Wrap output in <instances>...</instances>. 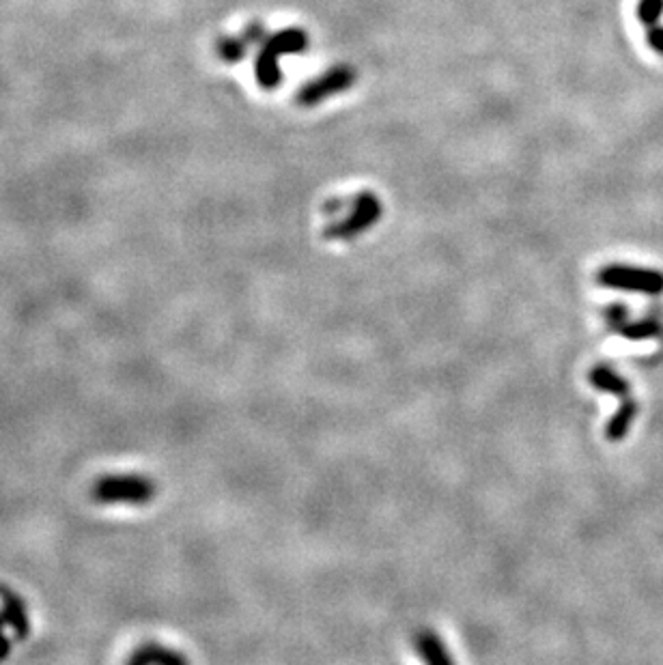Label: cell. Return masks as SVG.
I'll list each match as a JSON object with an SVG mask.
<instances>
[{"instance_id":"obj_2","label":"cell","mask_w":663,"mask_h":665,"mask_svg":"<svg viewBox=\"0 0 663 665\" xmlns=\"http://www.w3.org/2000/svg\"><path fill=\"white\" fill-rule=\"evenodd\" d=\"M597 280L599 285L614 291L640 293L651 297L663 295V272L653 270V267L612 263L601 267Z\"/></svg>"},{"instance_id":"obj_1","label":"cell","mask_w":663,"mask_h":665,"mask_svg":"<svg viewBox=\"0 0 663 665\" xmlns=\"http://www.w3.org/2000/svg\"><path fill=\"white\" fill-rule=\"evenodd\" d=\"M91 495L97 504L145 506L155 498V483L140 474H112L97 480Z\"/></svg>"},{"instance_id":"obj_9","label":"cell","mask_w":663,"mask_h":665,"mask_svg":"<svg viewBox=\"0 0 663 665\" xmlns=\"http://www.w3.org/2000/svg\"><path fill=\"white\" fill-rule=\"evenodd\" d=\"M125 665H190L186 655L162 644L140 646Z\"/></svg>"},{"instance_id":"obj_8","label":"cell","mask_w":663,"mask_h":665,"mask_svg":"<svg viewBox=\"0 0 663 665\" xmlns=\"http://www.w3.org/2000/svg\"><path fill=\"white\" fill-rule=\"evenodd\" d=\"M590 379V384L595 386L597 390L605 392V394H612V396H618L620 401H625L631 396V384L629 381L620 375L616 369H612V366L608 364H597L595 369L590 371L588 375Z\"/></svg>"},{"instance_id":"obj_7","label":"cell","mask_w":663,"mask_h":665,"mask_svg":"<svg viewBox=\"0 0 663 665\" xmlns=\"http://www.w3.org/2000/svg\"><path fill=\"white\" fill-rule=\"evenodd\" d=\"M0 620L5 622L7 629L13 633L16 640H24L28 631H31V622H28V607L20 594L11 588L0 586Z\"/></svg>"},{"instance_id":"obj_11","label":"cell","mask_w":663,"mask_h":665,"mask_svg":"<svg viewBox=\"0 0 663 665\" xmlns=\"http://www.w3.org/2000/svg\"><path fill=\"white\" fill-rule=\"evenodd\" d=\"M416 650L427 665H455L446 644L435 631H420L416 635Z\"/></svg>"},{"instance_id":"obj_10","label":"cell","mask_w":663,"mask_h":665,"mask_svg":"<svg viewBox=\"0 0 663 665\" xmlns=\"http://www.w3.org/2000/svg\"><path fill=\"white\" fill-rule=\"evenodd\" d=\"M638 414H640V405L636 399H633V396H629V399L620 403L618 412L608 420V424H605V437H608L610 442L625 440L633 427V422H636Z\"/></svg>"},{"instance_id":"obj_6","label":"cell","mask_w":663,"mask_h":665,"mask_svg":"<svg viewBox=\"0 0 663 665\" xmlns=\"http://www.w3.org/2000/svg\"><path fill=\"white\" fill-rule=\"evenodd\" d=\"M354 80H356L354 69L336 67V69H332V72H328L323 78H319L315 82H310L302 93H298V102L302 106H313L317 102H323V99L334 95V93L345 91L347 87H351V84H354Z\"/></svg>"},{"instance_id":"obj_12","label":"cell","mask_w":663,"mask_h":665,"mask_svg":"<svg viewBox=\"0 0 663 665\" xmlns=\"http://www.w3.org/2000/svg\"><path fill=\"white\" fill-rule=\"evenodd\" d=\"M259 35H261V28L259 26H250L242 39H237V37L220 39L218 54L222 56L224 61H239L244 56V52H246V46H250L252 41H257Z\"/></svg>"},{"instance_id":"obj_3","label":"cell","mask_w":663,"mask_h":665,"mask_svg":"<svg viewBox=\"0 0 663 665\" xmlns=\"http://www.w3.org/2000/svg\"><path fill=\"white\" fill-rule=\"evenodd\" d=\"M306 44L308 39L302 31H298V28H289V31L278 33L267 41L257 61V78L261 87L274 89L280 82V67H278L280 56L304 52Z\"/></svg>"},{"instance_id":"obj_13","label":"cell","mask_w":663,"mask_h":665,"mask_svg":"<svg viewBox=\"0 0 663 665\" xmlns=\"http://www.w3.org/2000/svg\"><path fill=\"white\" fill-rule=\"evenodd\" d=\"M663 18V0H640L638 3V20L646 26H657Z\"/></svg>"},{"instance_id":"obj_5","label":"cell","mask_w":663,"mask_h":665,"mask_svg":"<svg viewBox=\"0 0 663 665\" xmlns=\"http://www.w3.org/2000/svg\"><path fill=\"white\" fill-rule=\"evenodd\" d=\"M382 216V205H379L377 196L373 194H360L356 198L354 211L343 220L326 231L328 237L332 239H351L360 235L362 231L371 229V226L377 222V218Z\"/></svg>"},{"instance_id":"obj_14","label":"cell","mask_w":663,"mask_h":665,"mask_svg":"<svg viewBox=\"0 0 663 665\" xmlns=\"http://www.w3.org/2000/svg\"><path fill=\"white\" fill-rule=\"evenodd\" d=\"M646 41L659 56H663V24L646 28Z\"/></svg>"},{"instance_id":"obj_4","label":"cell","mask_w":663,"mask_h":665,"mask_svg":"<svg viewBox=\"0 0 663 665\" xmlns=\"http://www.w3.org/2000/svg\"><path fill=\"white\" fill-rule=\"evenodd\" d=\"M605 321H608L616 334L625 336L627 341H651V338H659L663 334L661 323L655 317L631 319L627 306L620 302L605 308Z\"/></svg>"}]
</instances>
